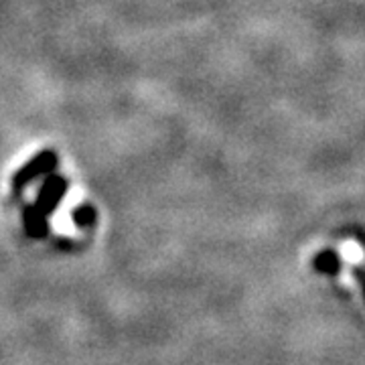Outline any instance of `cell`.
Masks as SVG:
<instances>
[{"instance_id": "cell-1", "label": "cell", "mask_w": 365, "mask_h": 365, "mask_svg": "<svg viewBox=\"0 0 365 365\" xmlns=\"http://www.w3.org/2000/svg\"><path fill=\"white\" fill-rule=\"evenodd\" d=\"M67 191V181L61 177H51L49 181L43 185L39 197H37V205H35V217L29 220V230L33 232V225L39 223L41 217H45L47 213H51L53 209L59 205L61 197L66 195Z\"/></svg>"}, {"instance_id": "cell-2", "label": "cell", "mask_w": 365, "mask_h": 365, "mask_svg": "<svg viewBox=\"0 0 365 365\" xmlns=\"http://www.w3.org/2000/svg\"><path fill=\"white\" fill-rule=\"evenodd\" d=\"M55 165H57V157L53 155L51 150H43V153L31 158L26 165H23L21 169L16 170V175H14L13 179L14 189H23L29 182H33L35 179L47 175L49 170L55 169Z\"/></svg>"}, {"instance_id": "cell-3", "label": "cell", "mask_w": 365, "mask_h": 365, "mask_svg": "<svg viewBox=\"0 0 365 365\" xmlns=\"http://www.w3.org/2000/svg\"><path fill=\"white\" fill-rule=\"evenodd\" d=\"M73 220L78 225H90L93 222V209L88 207V205H81L73 211Z\"/></svg>"}]
</instances>
